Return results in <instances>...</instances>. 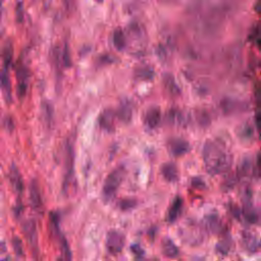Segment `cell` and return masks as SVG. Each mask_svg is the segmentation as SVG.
Returning a JSON list of instances; mask_svg holds the SVG:
<instances>
[{
  "label": "cell",
  "instance_id": "5",
  "mask_svg": "<svg viewBox=\"0 0 261 261\" xmlns=\"http://www.w3.org/2000/svg\"><path fill=\"white\" fill-rule=\"evenodd\" d=\"M36 228H37L36 223L33 219H28L22 224V232H23L24 237L27 238L28 242L30 243V246L33 247L37 252L38 239H37V229Z\"/></svg>",
  "mask_w": 261,
  "mask_h": 261
},
{
  "label": "cell",
  "instance_id": "2",
  "mask_svg": "<svg viewBox=\"0 0 261 261\" xmlns=\"http://www.w3.org/2000/svg\"><path fill=\"white\" fill-rule=\"evenodd\" d=\"M123 177V170L121 168L114 169L108 176L106 177L104 185H103V197L106 201H109L112 199V197L115 195L118 187L121 184Z\"/></svg>",
  "mask_w": 261,
  "mask_h": 261
},
{
  "label": "cell",
  "instance_id": "26",
  "mask_svg": "<svg viewBox=\"0 0 261 261\" xmlns=\"http://www.w3.org/2000/svg\"><path fill=\"white\" fill-rule=\"evenodd\" d=\"M132 251L135 255H137L139 257H142L144 255V251L142 250V248L139 245H133L132 246Z\"/></svg>",
  "mask_w": 261,
  "mask_h": 261
},
{
  "label": "cell",
  "instance_id": "9",
  "mask_svg": "<svg viewBox=\"0 0 261 261\" xmlns=\"http://www.w3.org/2000/svg\"><path fill=\"white\" fill-rule=\"evenodd\" d=\"M8 176H9V180H10V184H11L12 189L14 190V192L17 193L18 195L21 194L22 189H23V184H22L21 176H20L19 171H18L16 166H14V165L10 166Z\"/></svg>",
  "mask_w": 261,
  "mask_h": 261
},
{
  "label": "cell",
  "instance_id": "22",
  "mask_svg": "<svg viewBox=\"0 0 261 261\" xmlns=\"http://www.w3.org/2000/svg\"><path fill=\"white\" fill-rule=\"evenodd\" d=\"M135 205H136V202L133 201V200H129V199H128V200H123V201H121V202L119 203L120 208L123 209V210H127V209L134 207Z\"/></svg>",
  "mask_w": 261,
  "mask_h": 261
},
{
  "label": "cell",
  "instance_id": "18",
  "mask_svg": "<svg viewBox=\"0 0 261 261\" xmlns=\"http://www.w3.org/2000/svg\"><path fill=\"white\" fill-rule=\"evenodd\" d=\"M12 248L14 250V253L17 255V256H21L22 255V252H23V248H22V244H21V241L17 238V237H14L12 239Z\"/></svg>",
  "mask_w": 261,
  "mask_h": 261
},
{
  "label": "cell",
  "instance_id": "15",
  "mask_svg": "<svg viewBox=\"0 0 261 261\" xmlns=\"http://www.w3.org/2000/svg\"><path fill=\"white\" fill-rule=\"evenodd\" d=\"M117 115L124 122H128L132 118V107H130L129 103L123 101L118 108Z\"/></svg>",
  "mask_w": 261,
  "mask_h": 261
},
{
  "label": "cell",
  "instance_id": "17",
  "mask_svg": "<svg viewBox=\"0 0 261 261\" xmlns=\"http://www.w3.org/2000/svg\"><path fill=\"white\" fill-rule=\"evenodd\" d=\"M164 83H165L166 89L170 92L171 95H177L179 93V89L176 86V84H175V82H174V80H173V77L171 75H169V74L165 75Z\"/></svg>",
  "mask_w": 261,
  "mask_h": 261
},
{
  "label": "cell",
  "instance_id": "19",
  "mask_svg": "<svg viewBox=\"0 0 261 261\" xmlns=\"http://www.w3.org/2000/svg\"><path fill=\"white\" fill-rule=\"evenodd\" d=\"M136 75L141 79V80H148V79H151L152 75H153V70L150 69V68H144V69H138L136 71Z\"/></svg>",
  "mask_w": 261,
  "mask_h": 261
},
{
  "label": "cell",
  "instance_id": "13",
  "mask_svg": "<svg viewBox=\"0 0 261 261\" xmlns=\"http://www.w3.org/2000/svg\"><path fill=\"white\" fill-rule=\"evenodd\" d=\"M65 166H66V174H65V187L67 186L71 172H72V167H73V149L70 144L67 145L66 147V157H65Z\"/></svg>",
  "mask_w": 261,
  "mask_h": 261
},
{
  "label": "cell",
  "instance_id": "24",
  "mask_svg": "<svg viewBox=\"0 0 261 261\" xmlns=\"http://www.w3.org/2000/svg\"><path fill=\"white\" fill-rule=\"evenodd\" d=\"M114 44H115V46H116L119 50L123 48V38L121 37V35L115 34V36H114Z\"/></svg>",
  "mask_w": 261,
  "mask_h": 261
},
{
  "label": "cell",
  "instance_id": "10",
  "mask_svg": "<svg viewBox=\"0 0 261 261\" xmlns=\"http://www.w3.org/2000/svg\"><path fill=\"white\" fill-rule=\"evenodd\" d=\"M1 89H2V93L6 103H10L11 102V83H10L9 73L6 67L3 68L1 73Z\"/></svg>",
  "mask_w": 261,
  "mask_h": 261
},
{
  "label": "cell",
  "instance_id": "8",
  "mask_svg": "<svg viewBox=\"0 0 261 261\" xmlns=\"http://www.w3.org/2000/svg\"><path fill=\"white\" fill-rule=\"evenodd\" d=\"M114 119H115L114 112L110 109H106L100 114L99 125L101 128L110 132L114 128Z\"/></svg>",
  "mask_w": 261,
  "mask_h": 261
},
{
  "label": "cell",
  "instance_id": "20",
  "mask_svg": "<svg viewBox=\"0 0 261 261\" xmlns=\"http://www.w3.org/2000/svg\"><path fill=\"white\" fill-rule=\"evenodd\" d=\"M3 60H4V67L8 68V66L10 65V61H11V56H12V50L11 47H6L4 50V55H3Z\"/></svg>",
  "mask_w": 261,
  "mask_h": 261
},
{
  "label": "cell",
  "instance_id": "6",
  "mask_svg": "<svg viewBox=\"0 0 261 261\" xmlns=\"http://www.w3.org/2000/svg\"><path fill=\"white\" fill-rule=\"evenodd\" d=\"M29 199L33 209L39 211L42 207V197L39 189V185L35 179H32L29 189Z\"/></svg>",
  "mask_w": 261,
  "mask_h": 261
},
{
  "label": "cell",
  "instance_id": "3",
  "mask_svg": "<svg viewBox=\"0 0 261 261\" xmlns=\"http://www.w3.org/2000/svg\"><path fill=\"white\" fill-rule=\"evenodd\" d=\"M124 247V237L118 231L112 230L108 232L106 239V249L107 251L112 254L116 255L122 251Z\"/></svg>",
  "mask_w": 261,
  "mask_h": 261
},
{
  "label": "cell",
  "instance_id": "21",
  "mask_svg": "<svg viewBox=\"0 0 261 261\" xmlns=\"http://www.w3.org/2000/svg\"><path fill=\"white\" fill-rule=\"evenodd\" d=\"M61 247H62V252H63V255L66 259H70V252H69V249H68V246H67V243H66V240L61 237Z\"/></svg>",
  "mask_w": 261,
  "mask_h": 261
},
{
  "label": "cell",
  "instance_id": "11",
  "mask_svg": "<svg viewBox=\"0 0 261 261\" xmlns=\"http://www.w3.org/2000/svg\"><path fill=\"white\" fill-rule=\"evenodd\" d=\"M181 207H182L181 198L180 197L174 198V200L172 201V203L168 209V213H167V221L168 222H174L177 219L178 215L180 214Z\"/></svg>",
  "mask_w": 261,
  "mask_h": 261
},
{
  "label": "cell",
  "instance_id": "27",
  "mask_svg": "<svg viewBox=\"0 0 261 261\" xmlns=\"http://www.w3.org/2000/svg\"><path fill=\"white\" fill-rule=\"evenodd\" d=\"M260 47H261V44H260Z\"/></svg>",
  "mask_w": 261,
  "mask_h": 261
},
{
  "label": "cell",
  "instance_id": "4",
  "mask_svg": "<svg viewBox=\"0 0 261 261\" xmlns=\"http://www.w3.org/2000/svg\"><path fill=\"white\" fill-rule=\"evenodd\" d=\"M189 150H190V144L185 139L174 138L168 142V151L173 156H181L188 153Z\"/></svg>",
  "mask_w": 261,
  "mask_h": 261
},
{
  "label": "cell",
  "instance_id": "23",
  "mask_svg": "<svg viewBox=\"0 0 261 261\" xmlns=\"http://www.w3.org/2000/svg\"><path fill=\"white\" fill-rule=\"evenodd\" d=\"M3 124H4L5 128H6V130H9V132H11V130L13 129V127H14L13 121H12V119H11L10 116H5V117H4V119H3Z\"/></svg>",
  "mask_w": 261,
  "mask_h": 261
},
{
  "label": "cell",
  "instance_id": "14",
  "mask_svg": "<svg viewBox=\"0 0 261 261\" xmlns=\"http://www.w3.org/2000/svg\"><path fill=\"white\" fill-rule=\"evenodd\" d=\"M161 246H162V252L166 257L174 258L178 255V249L173 243V241H171L170 239L165 238L164 240H162Z\"/></svg>",
  "mask_w": 261,
  "mask_h": 261
},
{
  "label": "cell",
  "instance_id": "16",
  "mask_svg": "<svg viewBox=\"0 0 261 261\" xmlns=\"http://www.w3.org/2000/svg\"><path fill=\"white\" fill-rule=\"evenodd\" d=\"M168 120L172 124H176V125H182V124L186 123V119H185L184 113L178 111V110H175V109L169 111V113H168Z\"/></svg>",
  "mask_w": 261,
  "mask_h": 261
},
{
  "label": "cell",
  "instance_id": "7",
  "mask_svg": "<svg viewBox=\"0 0 261 261\" xmlns=\"http://www.w3.org/2000/svg\"><path fill=\"white\" fill-rule=\"evenodd\" d=\"M161 119V112L158 107H151L146 111L144 122L149 128H155Z\"/></svg>",
  "mask_w": 261,
  "mask_h": 261
},
{
  "label": "cell",
  "instance_id": "1",
  "mask_svg": "<svg viewBox=\"0 0 261 261\" xmlns=\"http://www.w3.org/2000/svg\"><path fill=\"white\" fill-rule=\"evenodd\" d=\"M203 160L210 174H219L230 167L232 156L222 141L209 140L203 148Z\"/></svg>",
  "mask_w": 261,
  "mask_h": 261
},
{
  "label": "cell",
  "instance_id": "12",
  "mask_svg": "<svg viewBox=\"0 0 261 261\" xmlns=\"http://www.w3.org/2000/svg\"><path fill=\"white\" fill-rule=\"evenodd\" d=\"M161 174L167 181H175L178 177L177 168L171 162H166L162 165Z\"/></svg>",
  "mask_w": 261,
  "mask_h": 261
},
{
  "label": "cell",
  "instance_id": "25",
  "mask_svg": "<svg viewBox=\"0 0 261 261\" xmlns=\"http://www.w3.org/2000/svg\"><path fill=\"white\" fill-rule=\"evenodd\" d=\"M44 113H45V117H46V120L48 123L51 122V118H52V110H51V107L50 105H45L44 106Z\"/></svg>",
  "mask_w": 261,
  "mask_h": 261
}]
</instances>
